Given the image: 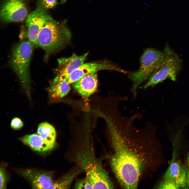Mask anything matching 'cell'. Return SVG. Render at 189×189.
<instances>
[{
    "instance_id": "cell-20",
    "label": "cell",
    "mask_w": 189,
    "mask_h": 189,
    "mask_svg": "<svg viewBox=\"0 0 189 189\" xmlns=\"http://www.w3.org/2000/svg\"><path fill=\"white\" fill-rule=\"evenodd\" d=\"M7 178L6 175L3 168L1 167L0 169V189L6 188Z\"/></svg>"
},
{
    "instance_id": "cell-12",
    "label": "cell",
    "mask_w": 189,
    "mask_h": 189,
    "mask_svg": "<svg viewBox=\"0 0 189 189\" xmlns=\"http://www.w3.org/2000/svg\"><path fill=\"white\" fill-rule=\"evenodd\" d=\"M74 88L83 97H88L97 90L98 81L97 72L86 75L73 83Z\"/></svg>"
},
{
    "instance_id": "cell-2",
    "label": "cell",
    "mask_w": 189,
    "mask_h": 189,
    "mask_svg": "<svg viewBox=\"0 0 189 189\" xmlns=\"http://www.w3.org/2000/svg\"><path fill=\"white\" fill-rule=\"evenodd\" d=\"M66 22V20L58 22L52 18L46 21L40 31L37 45L47 54L55 52L69 42L71 34Z\"/></svg>"
},
{
    "instance_id": "cell-5",
    "label": "cell",
    "mask_w": 189,
    "mask_h": 189,
    "mask_svg": "<svg viewBox=\"0 0 189 189\" xmlns=\"http://www.w3.org/2000/svg\"><path fill=\"white\" fill-rule=\"evenodd\" d=\"M32 45L29 41L26 40L16 45L13 49L10 60L11 67L28 94L30 85L29 66Z\"/></svg>"
},
{
    "instance_id": "cell-13",
    "label": "cell",
    "mask_w": 189,
    "mask_h": 189,
    "mask_svg": "<svg viewBox=\"0 0 189 189\" xmlns=\"http://www.w3.org/2000/svg\"><path fill=\"white\" fill-rule=\"evenodd\" d=\"M187 173L186 168L178 162H172L168 167L164 177V180L174 182L180 188L186 187Z\"/></svg>"
},
{
    "instance_id": "cell-6",
    "label": "cell",
    "mask_w": 189,
    "mask_h": 189,
    "mask_svg": "<svg viewBox=\"0 0 189 189\" xmlns=\"http://www.w3.org/2000/svg\"><path fill=\"white\" fill-rule=\"evenodd\" d=\"M164 52L165 56L161 65L142 87L143 88L153 87L167 79L176 80L181 68L182 60L167 44L165 47Z\"/></svg>"
},
{
    "instance_id": "cell-1",
    "label": "cell",
    "mask_w": 189,
    "mask_h": 189,
    "mask_svg": "<svg viewBox=\"0 0 189 189\" xmlns=\"http://www.w3.org/2000/svg\"><path fill=\"white\" fill-rule=\"evenodd\" d=\"M109 126L114 151L110 159L112 170L122 187L136 189L151 160L149 142L120 132L111 122Z\"/></svg>"
},
{
    "instance_id": "cell-8",
    "label": "cell",
    "mask_w": 189,
    "mask_h": 189,
    "mask_svg": "<svg viewBox=\"0 0 189 189\" xmlns=\"http://www.w3.org/2000/svg\"><path fill=\"white\" fill-rule=\"evenodd\" d=\"M41 2L35 10L27 15L25 22L28 40L36 46L39 32L46 21L52 18Z\"/></svg>"
},
{
    "instance_id": "cell-22",
    "label": "cell",
    "mask_w": 189,
    "mask_h": 189,
    "mask_svg": "<svg viewBox=\"0 0 189 189\" xmlns=\"http://www.w3.org/2000/svg\"><path fill=\"white\" fill-rule=\"evenodd\" d=\"M42 3L46 9L52 8L57 4V0H43Z\"/></svg>"
},
{
    "instance_id": "cell-15",
    "label": "cell",
    "mask_w": 189,
    "mask_h": 189,
    "mask_svg": "<svg viewBox=\"0 0 189 189\" xmlns=\"http://www.w3.org/2000/svg\"><path fill=\"white\" fill-rule=\"evenodd\" d=\"M37 132L45 142L55 147L56 132L52 125L47 122L41 123L39 125Z\"/></svg>"
},
{
    "instance_id": "cell-18",
    "label": "cell",
    "mask_w": 189,
    "mask_h": 189,
    "mask_svg": "<svg viewBox=\"0 0 189 189\" xmlns=\"http://www.w3.org/2000/svg\"><path fill=\"white\" fill-rule=\"evenodd\" d=\"M74 187L75 189H94L86 177L77 181Z\"/></svg>"
},
{
    "instance_id": "cell-3",
    "label": "cell",
    "mask_w": 189,
    "mask_h": 189,
    "mask_svg": "<svg viewBox=\"0 0 189 189\" xmlns=\"http://www.w3.org/2000/svg\"><path fill=\"white\" fill-rule=\"evenodd\" d=\"M165 56L164 52L154 48H149L144 50L140 59L139 69L128 74V78L132 82L131 91L134 97L138 86L148 80L159 68Z\"/></svg>"
},
{
    "instance_id": "cell-14",
    "label": "cell",
    "mask_w": 189,
    "mask_h": 189,
    "mask_svg": "<svg viewBox=\"0 0 189 189\" xmlns=\"http://www.w3.org/2000/svg\"><path fill=\"white\" fill-rule=\"evenodd\" d=\"M19 139L33 150L38 152L49 151L54 147L45 142L38 134L26 135L19 138Z\"/></svg>"
},
{
    "instance_id": "cell-24",
    "label": "cell",
    "mask_w": 189,
    "mask_h": 189,
    "mask_svg": "<svg viewBox=\"0 0 189 189\" xmlns=\"http://www.w3.org/2000/svg\"><path fill=\"white\" fill-rule=\"evenodd\" d=\"M187 162H188V165L189 166V155H188V157H187Z\"/></svg>"
},
{
    "instance_id": "cell-9",
    "label": "cell",
    "mask_w": 189,
    "mask_h": 189,
    "mask_svg": "<svg viewBox=\"0 0 189 189\" xmlns=\"http://www.w3.org/2000/svg\"><path fill=\"white\" fill-rule=\"evenodd\" d=\"M27 14L24 0H4L1 8L0 18L4 22H18L23 20Z\"/></svg>"
},
{
    "instance_id": "cell-10",
    "label": "cell",
    "mask_w": 189,
    "mask_h": 189,
    "mask_svg": "<svg viewBox=\"0 0 189 189\" xmlns=\"http://www.w3.org/2000/svg\"><path fill=\"white\" fill-rule=\"evenodd\" d=\"M88 54L87 52L80 56L73 54L69 57L59 59L58 70L53 82L67 81L72 72L84 63Z\"/></svg>"
},
{
    "instance_id": "cell-19",
    "label": "cell",
    "mask_w": 189,
    "mask_h": 189,
    "mask_svg": "<svg viewBox=\"0 0 189 189\" xmlns=\"http://www.w3.org/2000/svg\"><path fill=\"white\" fill-rule=\"evenodd\" d=\"M159 189H179V187L173 181L169 180H164L158 186Z\"/></svg>"
},
{
    "instance_id": "cell-16",
    "label": "cell",
    "mask_w": 189,
    "mask_h": 189,
    "mask_svg": "<svg viewBox=\"0 0 189 189\" xmlns=\"http://www.w3.org/2000/svg\"><path fill=\"white\" fill-rule=\"evenodd\" d=\"M71 90L67 80L52 82L49 89L51 97L53 99L61 98L66 96Z\"/></svg>"
},
{
    "instance_id": "cell-23",
    "label": "cell",
    "mask_w": 189,
    "mask_h": 189,
    "mask_svg": "<svg viewBox=\"0 0 189 189\" xmlns=\"http://www.w3.org/2000/svg\"><path fill=\"white\" fill-rule=\"evenodd\" d=\"M186 187L189 188V170L187 173L186 182Z\"/></svg>"
},
{
    "instance_id": "cell-21",
    "label": "cell",
    "mask_w": 189,
    "mask_h": 189,
    "mask_svg": "<svg viewBox=\"0 0 189 189\" xmlns=\"http://www.w3.org/2000/svg\"><path fill=\"white\" fill-rule=\"evenodd\" d=\"M23 125V124L22 120L17 117H15L13 118L10 124L11 127L14 129L16 130L21 128Z\"/></svg>"
},
{
    "instance_id": "cell-4",
    "label": "cell",
    "mask_w": 189,
    "mask_h": 189,
    "mask_svg": "<svg viewBox=\"0 0 189 189\" xmlns=\"http://www.w3.org/2000/svg\"><path fill=\"white\" fill-rule=\"evenodd\" d=\"M80 166L86 173V177L94 189L113 188V182L101 161L88 151H81L76 155Z\"/></svg>"
},
{
    "instance_id": "cell-7",
    "label": "cell",
    "mask_w": 189,
    "mask_h": 189,
    "mask_svg": "<svg viewBox=\"0 0 189 189\" xmlns=\"http://www.w3.org/2000/svg\"><path fill=\"white\" fill-rule=\"evenodd\" d=\"M103 70L114 71L124 74L130 72L112 62L105 60L83 63L72 72L67 81L70 84L73 83L86 75Z\"/></svg>"
},
{
    "instance_id": "cell-11",
    "label": "cell",
    "mask_w": 189,
    "mask_h": 189,
    "mask_svg": "<svg viewBox=\"0 0 189 189\" xmlns=\"http://www.w3.org/2000/svg\"><path fill=\"white\" fill-rule=\"evenodd\" d=\"M22 174L34 189H48L53 183L52 175L48 172L27 169L23 171Z\"/></svg>"
},
{
    "instance_id": "cell-25",
    "label": "cell",
    "mask_w": 189,
    "mask_h": 189,
    "mask_svg": "<svg viewBox=\"0 0 189 189\" xmlns=\"http://www.w3.org/2000/svg\"><path fill=\"white\" fill-rule=\"evenodd\" d=\"M66 0H61L62 1L64 2H65L66 1Z\"/></svg>"
},
{
    "instance_id": "cell-17",
    "label": "cell",
    "mask_w": 189,
    "mask_h": 189,
    "mask_svg": "<svg viewBox=\"0 0 189 189\" xmlns=\"http://www.w3.org/2000/svg\"><path fill=\"white\" fill-rule=\"evenodd\" d=\"M80 172V170H77L67 173L58 180L53 182L48 189L69 188L73 181Z\"/></svg>"
}]
</instances>
